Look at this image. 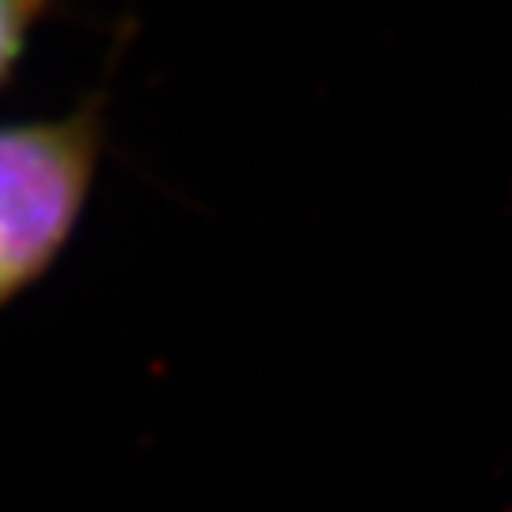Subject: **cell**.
I'll return each instance as SVG.
<instances>
[{
	"label": "cell",
	"instance_id": "1",
	"mask_svg": "<svg viewBox=\"0 0 512 512\" xmlns=\"http://www.w3.org/2000/svg\"><path fill=\"white\" fill-rule=\"evenodd\" d=\"M107 148V99L0 126V311L57 266L88 213Z\"/></svg>",
	"mask_w": 512,
	"mask_h": 512
},
{
	"label": "cell",
	"instance_id": "2",
	"mask_svg": "<svg viewBox=\"0 0 512 512\" xmlns=\"http://www.w3.org/2000/svg\"><path fill=\"white\" fill-rule=\"evenodd\" d=\"M50 0H0V88L12 80Z\"/></svg>",
	"mask_w": 512,
	"mask_h": 512
}]
</instances>
